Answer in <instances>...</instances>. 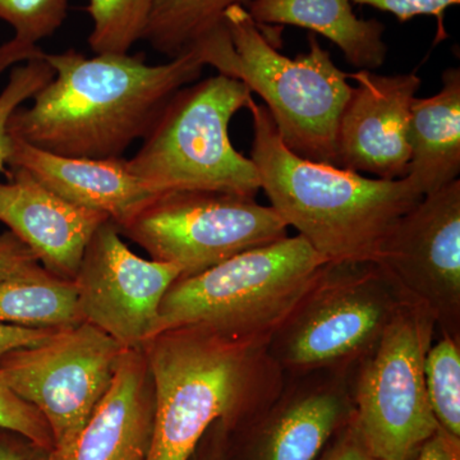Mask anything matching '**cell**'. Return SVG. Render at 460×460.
<instances>
[{
    "mask_svg": "<svg viewBox=\"0 0 460 460\" xmlns=\"http://www.w3.org/2000/svg\"><path fill=\"white\" fill-rule=\"evenodd\" d=\"M247 7L259 26L290 25L323 35L356 68L374 71L385 63V26L357 17L350 0H251Z\"/></svg>",
    "mask_w": 460,
    "mask_h": 460,
    "instance_id": "d6986e66",
    "label": "cell"
},
{
    "mask_svg": "<svg viewBox=\"0 0 460 460\" xmlns=\"http://www.w3.org/2000/svg\"><path fill=\"white\" fill-rule=\"evenodd\" d=\"M354 417L348 372L286 375L279 394L235 435L224 460H317Z\"/></svg>",
    "mask_w": 460,
    "mask_h": 460,
    "instance_id": "4fadbf2b",
    "label": "cell"
},
{
    "mask_svg": "<svg viewBox=\"0 0 460 460\" xmlns=\"http://www.w3.org/2000/svg\"><path fill=\"white\" fill-rule=\"evenodd\" d=\"M0 429L23 436L42 449L53 452V436L47 420L32 404L23 401L0 376Z\"/></svg>",
    "mask_w": 460,
    "mask_h": 460,
    "instance_id": "484cf974",
    "label": "cell"
},
{
    "mask_svg": "<svg viewBox=\"0 0 460 460\" xmlns=\"http://www.w3.org/2000/svg\"><path fill=\"white\" fill-rule=\"evenodd\" d=\"M375 263L408 301L432 314L438 335L460 339V181L399 217Z\"/></svg>",
    "mask_w": 460,
    "mask_h": 460,
    "instance_id": "8fae6325",
    "label": "cell"
},
{
    "mask_svg": "<svg viewBox=\"0 0 460 460\" xmlns=\"http://www.w3.org/2000/svg\"><path fill=\"white\" fill-rule=\"evenodd\" d=\"M155 387L147 460H190L215 423L228 432L265 410L286 375L268 344L204 328L166 330L142 344Z\"/></svg>",
    "mask_w": 460,
    "mask_h": 460,
    "instance_id": "7a4b0ae2",
    "label": "cell"
},
{
    "mask_svg": "<svg viewBox=\"0 0 460 460\" xmlns=\"http://www.w3.org/2000/svg\"><path fill=\"white\" fill-rule=\"evenodd\" d=\"M181 277L171 263L136 255L109 219L91 238L75 274L78 310L84 323L126 349L140 348L153 335L165 293Z\"/></svg>",
    "mask_w": 460,
    "mask_h": 460,
    "instance_id": "7c38bea8",
    "label": "cell"
},
{
    "mask_svg": "<svg viewBox=\"0 0 460 460\" xmlns=\"http://www.w3.org/2000/svg\"><path fill=\"white\" fill-rule=\"evenodd\" d=\"M251 99L246 84L223 75L187 84L126 159L127 168L156 193L217 190L256 198V166L229 137L230 120Z\"/></svg>",
    "mask_w": 460,
    "mask_h": 460,
    "instance_id": "8992f818",
    "label": "cell"
},
{
    "mask_svg": "<svg viewBox=\"0 0 460 460\" xmlns=\"http://www.w3.org/2000/svg\"><path fill=\"white\" fill-rule=\"evenodd\" d=\"M32 251L11 230L0 234V281L25 277L40 270Z\"/></svg>",
    "mask_w": 460,
    "mask_h": 460,
    "instance_id": "83f0119b",
    "label": "cell"
},
{
    "mask_svg": "<svg viewBox=\"0 0 460 460\" xmlns=\"http://www.w3.org/2000/svg\"><path fill=\"white\" fill-rule=\"evenodd\" d=\"M251 0H155L144 40L169 59L189 53L224 26V14Z\"/></svg>",
    "mask_w": 460,
    "mask_h": 460,
    "instance_id": "44dd1931",
    "label": "cell"
},
{
    "mask_svg": "<svg viewBox=\"0 0 460 460\" xmlns=\"http://www.w3.org/2000/svg\"><path fill=\"white\" fill-rule=\"evenodd\" d=\"M408 181L420 195L436 192L460 174V71L447 69L434 96L416 98L410 119Z\"/></svg>",
    "mask_w": 460,
    "mask_h": 460,
    "instance_id": "ac0fdd59",
    "label": "cell"
},
{
    "mask_svg": "<svg viewBox=\"0 0 460 460\" xmlns=\"http://www.w3.org/2000/svg\"><path fill=\"white\" fill-rule=\"evenodd\" d=\"M84 323L74 281L40 270L0 281V323L63 329Z\"/></svg>",
    "mask_w": 460,
    "mask_h": 460,
    "instance_id": "ffe728a7",
    "label": "cell"
},
{
    "mask_svg": "<svg viewBox=\"0 0 460 460\" xmlns=\"http://www.w3.org/2000/svg\"><path fill=\"white\" fill-rule=\"evenodd\" d=\"M154 3L155 0H89L91 49L95 54H128L136 42L144 40Z\"/></svg>",
    "mask_w": 460,
    "mask_h": 460,
    "instance_id": "603a6c76",
    "label": "cell"
},
{
    "mask_svg": "<svg viewBox=\"0 0 460 460\" xmlns=\"http://www.w3.org/2000/svg\"><path fill=\"white\" fill-rule=\"evenodd\" d=\"M124 350L84 321L0 358L3 380L47 420L53 436L51 460L71 456L78 436L113 383Z\"/></svg>",
    "mask_w": 460,
    "mask_h": 460,
    "instance_id": "30bf717a",
    "label": "cell"
},
{
    "mask_svg": "<svg viewBox=\"0 0 460 460\" xmlns=\"http://www.w3.org/2000/svg\"><path fill=\"white\" fill-rule=\"evenodd\" d=\"M407 301L375 262H326L271 335L268 352L284 375L349 372Z\"/></svg>",
    "mask_w": 460,
    "mask_h": 460,
    "instance_id": "52a82bcc",
    "label": "cell"
},
{
    "mask_svg": "<svg viewBox=\"0 0 460 460\" xmlns=\"http://www.w3.org/2000/svg\"><path fill=\"white\" fill-rule=\"evenodd\" d=\"M0 460H51L50 453L14 432L0 429Z\"/></svg>",
    "mask_w": 460,
    "mask_h": 460,
    "instance_id": "4dcf8cb0",
    "label": "cell"
},
{
    "mask_svg": "<svg viewBox=\"0 0 460 460\" xmlns=\"http://www.w3.org/2000/svg\"><path fill=\"white\" fill-rule=\"evenodd\" d=\"M118 229L151 260L180 269L181 277L288 237L287 224L271 206L217 190L157 193Z\"/></svg>",
    "mask_w": 460,
    "mask_h": 460,
    "instance_id": "9c48e42d",
    "label": "cell"
},
{
    "mask_svg": "<svg viewBox=\"0 0 460 460\" xmlns=\"http://www.w3.org/2000/svg\"><path fill=\"white\" fill-rule=\"evenodd\" d=\"M356 4L370 5L380 11L394 14L401 22H407L411 18L431 16L438 21L436 42L447 38L444 18L447 9L459 4L460 0H350Z\"/></svg>",
    "mask_w": 460,
    "mask_h": 460,
    "instance_id": "4316f807",
    "label": "cell"
},
{
    "mask_svg": "<svg viewBox=\"0 0 460 460\" xmlns=\"http://www.w3.org/2000/svg\"><path fill=\"white\" fill-rule=\"evenodd\" d=\"M107 220L60 198L23 169L12 168L9 181L0 183V223L60 279L74 281L87 244Z\"/></svg>",
    "mask_w": 460,
    "mask_h": 460,
    "instance_id": "9a60e30c",
    "label": "cell"
},
{
    "mask_svg": "<svg viewBox=\"0 0 460 460\" xmlns=\"http://www.w3.org/2000/svg\"><path fill=\"white\" fill-rule=\"evenodd\" d=\"M213 432V447H211L210 452L206 454V456H204L202 460H224V456H226L228 429H226L223 422H217L214 425Z\"/></svg>",
    "mask_w": 460,
    "mask_h": 460,
    "instance_id": "d6a6232c",
    "label": "cell"
},
{
    "mask_svg": "<svg viewBox=\"0 0 460 460\" xmlns=\"http://www.w3.org/2000/svg\"><path fill=\"white\" fill-rule=\"evenodd\" d=\"M56 330L22 328V326L0 323V358L12 350L41 343Z\"/></svg>",
    "mask_w": 460,
    "mask_h": 460,
    "instance_id": "f546056e",
    "label": "cell"
},
{
    "mask_svg": "<svg viewBox=\"0 0 460 460\" xmlns=\"http://www.w3.org/2000/svg\"><path fill=\"white\" fill-rule=\"evenodd\" d=\"M326 262L301 235H288L178 278L163 298L151 338L195 326L268 344Z\"/></svg>",
    "mask_w": 460,
    "mask_h": 460,
    "instance_id": "5b68a950",
    "label": "cell"
},
{
    "mask_svg": "<svg viewBox=\"0 0 460 460\" xmlns=\"http://www.w3.org/2000/svg\"><path fill=\"white\" fill-rule=\"evenodd\" d=\"M317 460H378L366 447L353 420L332 438Z\"/></svg>",
    "mask_w": 460,
    "mask_h": 460,
    "instance_id": "f1b7e54d",
    "label": "cell"
},
{
    "mask_svg": "<svg viewBox=\"0 0 460 460\" xmlns=\"http://www.w3.org/2000/svg\"><path fill=\"white\" fill-rule=\"evenodd\" d=\"M7 164L29 172L66 201L107 215L118 228L157 195L129 172L123 157L54 155L11 136Z\"/></svg>",
    "mask_w": 460,
    "mask_h": 460,
    "instance_id": "2e32d148",
    "label": "cell"
},
{
    "mask_svg": "<svg viewBox=\"0 0 460 460\" xmlns=\"http://www.w3.org/2000/svg\"><path fill=\"white\" fill-rule=\"evenodd\" d=\"M425 381L438 428L460 440V339H435L426 354Z\"/></svg>",
    "mask_w": 460,
    "mask_h": 460,
    "instance_id": "cb8c5ba5",
    "label": "cell"
},
{
    "mask_svg": "<svg viewBox=\"0 0 460 460\" xmlns=\"http://www.w3.org/2000/svg\"><path fill=\"white\" fill-rule=\"evenodd\" d=\"M251 160L260 190L288 226L328 262H375L399 217L423 196L408 178L380 180L296 155L253 99Z\"/></svg>",
    "mask_w": 460,
    "mask_h": 460,
    "instance_id": "3957f363",
    "label": "cell"
},
{
    "mask_svg": "<svg viewBox=\"0 0 460 460\" xmlns=\"http://www.w3.org/2000/svg\"><path fill=\"white\" fill-rule=\"evenodd\" d=\"M339 118L337 166L368 172L380 180H402L410 169L411 102L420 87L419 75H377L359 69Z\"/></svg>",
    "mask_w": 460,
    "mask_h": 460,
    "instance_id": "5bb4252c",
    "label": "cell"
},
{
    "mask_svg": "<svg viewBox=\"0 0 460 460\" xmlns=\"http://www.w3.org/2000/svg\"><path fill=\"white\" fill-rule=\"evenodd\" d=\"M154 419L155 387L146 357L142 347L126 349L68 460H147Z\"/></svg>",
    "mask_w": 460,
    "mask_h": 460,
    "instance_id": "e0dca14e",
    "label": "cell"
},
{
    "mask_svg": "<svg viewBox=\"0 0 460 460\" xmlns=\"http://www.w3.org/2000/svg\"><path fill=\"white\" fill-rule=\"evenodd\" d=\"M42 57L54 77L31 107L14 111L8 133L54 155L87 159L122 157L205 66L196 49L157 66L129 54L87 58L75 49Z\"/></svg>",
    "mask_w": 460,
    "mask_h": 460,
    "instance_id": "6da1fadb",
    "label": "cell"
},
{
    "mask_svg": "<svg viewBox=\"0 0 460 460\" xmlns=\"http://www.w3.org/2000/svg\"><path fill=\"white\" fill-rule=\"evenodd\" d=\"M69 0H0V20L13 29L0 45V75L18 63L41 58L39 41L50 38L65 23Z\"/></svg>",
    "mask_w": 460,
    "mask_h": 460,
    "instance_id": "7402d4cb",
    "label": "cell"
},
{
    "mask_svg": "<svg viewBox=\"0 0 460 460\" xmlns=\"http://www.w3.org/2000/svg\"><path fill=\"white\" fill-rule=\"evenodd\" d=\"M195 49L205 66L241 81L263 100L290 151L337 166L339 118L353 86L348 83L349 75L321 47L316 33L308 35L307 53L288 58L246 8L234 5L224 14V26Z\"/></svg>",
    "mask_w": 460,
    "mask_h": 460,
    "instance_id": "277c9868",
    "label": "cell"
},
{
    "mask_svg": "<svg viewBox=\"0 0 460 460\" xmlns=\"http://www.w3.org/2000/svg\"><path fill=\"white\" fill-rule=\"evenodd\" d=\"M432 314L407 301L376 347L348 372L354 422L378 460H411L438 431L425 381Z\"/></svg>",
    "mask_w": 460,
    "mask_h": 460,
    "instance_id": "ba28073f",
    "label": "cell"
},
{
    "mask_svg": "<svg viewBox=\"0 0 460 460\" xmlns=\"http://www.w3.org/2000/svg\"><path fill=\"white\" fill-rule=\"evenodd\" d=\"M53 77V68L44 57L27 60L25 65L14 66L12 69L8 83L0 93V171L7 164L11 145L8 123L12 114L23 102L32 99Z\"/></svg>",
    "mask_w": 460,
    "mask_h": 460,
    "instance_id": "d4e9b609",
    "label": "cell"
},
{
    "mask_svg": "<svg viewBox=\"0 0 460 460\" xmlns=\"http://www.w3.org/2000/svg\"><path fill=\"white\" fill-rule=\"evenodd\" d=\"M411 460H460V440L438 429Z\"/></svg>",
    "mask_w": 460,
    "mask_h": 460,
    "instance_id": "1f68e13d",
    "label": "cell"
}]
</instances>
